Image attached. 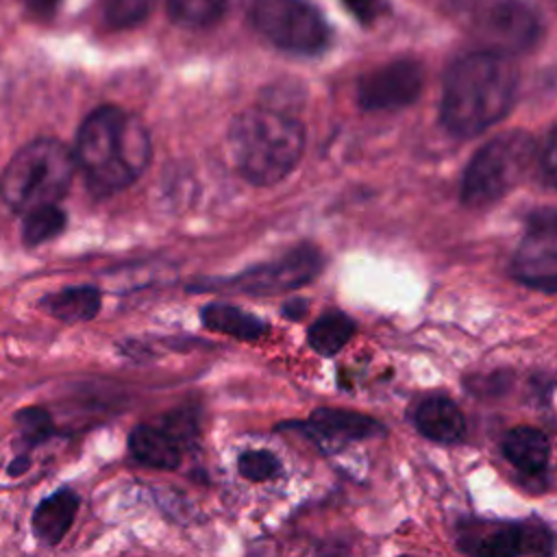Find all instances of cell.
Wrapping results in <instances>:
<instances>
[{"label":"cell","instance_id":"obj_1","mask_svg":"<svg viewBox=\"0 0 557 557\" xmlns=\"http://www.w3.org/2000/svg\"><path fill=\"white\" fill-rule=\"evenodd\" d=\"M511 57L476 50L459 57L444 76L442 122L459 137H472L500 122L518 91Z\"/></svg>","mask_w":557,"mask_h":557},{"label":"cell","instance_id":"obj_2","mask_svg":"<svg viewBox=\"0 0 557 557\" xmlns=\"http://www.w3.org/2000/svg\"><path fill=\"white\" fill-rule=\"evenodd\" d=\"M72 154L91 194L111 196L146 170L150 135L137 115L104 104L83 120Z\"/></svg>","mask_w":557,"mask_h":557},{"label":"cell","instance_id":"obj_3","mask_svg":"<svg viewBox=\"0 0 557 557\" xmlns=\"http://www.w3.org/2000/svg\"><path fill=\"white\" fill-rule=\"evenodd\" d=\"M228 150L248 183L274 185L300 161L305 126L278 109H246L228 126Z\"/></svg>","mask_w":557,"mask_h":557},{"label":"cell","instance_id":"obj_4","mask_svg":"<svg viewBox=\"0 0 557 557\" xmlns=\"http://www.w3.org/2000/svg\"><path fill=\"white\" fill-rule=\"evenodd\" d=\"M76 163L72 150L59 139L41 137L22 146L2 172V200L17 213L57 205L65 196Z\"/></svg>","mask_w":557,"mask_h":557},{"label":"cell","instance_id":"obj_5","mask_svg":"<svg viewBox=\"0 0 557 557\" xmlns=\"http://www.w3.org/2000/svg\"><path fill=\"white\" fill-rule=\"evenodd\" d=\"M537 157L535 139L520 128L500 133L470 159L461 181V202L481 209L511 191Z\"/></svg>","mask_w":557,"mask_h":557},{"label":"cell","instance_id":"obj_6","mask_svg":"<svg viewBox=\"0 0 557 557\" xmlns=\"http://www.w3.org/2000/svg\"><path fill=\"white\" fill-rule=\"evenodd\" d=\"M252 22L276 48L294 54H318L329 46V22L305 0H255Z\"/></svg>","mask_w":557,"mask_h":557},{"label":"cell","instance_id":"obj_7","mask_svg":"<svg viewBox=\"0 0 557 557\" xmlns=\"http://www.w3.org/2000/svg\"><path fill=\"white\" fill-rule=\"evenodd\" d=\"M457 546L468 557H553L555 535L544 520H470L459 524Z\"/></svg>","mask_w":557,"mask_h":557},{"label":"cell","instance_id":"obj_8","mask_svg":"<svg viewBox=\"0 0 557 557\" xmlns=\"http://www.w3.org/2000/svg\"><path fill=\"white\" fill-rule=\"evenodd\" d=\"M483 50L513 57L531 50L542 37V15L529 0H496L476 20Z\"/></svg>","mask_w":557,"mask_h":557},{"label":"cell","instance_id":"obj_9","mask_svg":"<svg viewBox=\"0 0 557 557\" xmlns=\"http://www.w3.org/2000/svg\"><path fill=\"white\" fill-rule=\"evenodd\" d=\"M511 272L516 281L555 294L557 289V213L553 207L529 218L524 237L516 250Z\"/></svg>","mask_w":557,"mask_h":557},{"label":"cell","instance_id":"obj_10","mask_svg":"<svg viewBox=\"0 0 557 557\" xmlns=\"http://www.w3.org/2000/svg\"><path fill=\"white\" fill-rule=\"evenodd\" d=\"M422 67L411 59H394L366 72L357 85L363 111H396L416 102L422 91Z\"/></svg>","mask_w":557,"mask_h":557},{"label":"cell","instance_id":"obj_11","mask_svg":"<svg viewBox=\"0 0 557 557\" xmlns=\"http://www.w3.org/2000/svg\"><path fill=\"white\" fill-rule=\"evenodd\" d=\"M320 265H322V257L318 248L305 244L278 259L250 268L224 283L246 294H276L311 281L318 274Z\"/></svg>","mask_w":557,"mask_h":557},{"label":"cell","instance_id":"obj_12","mask_svg":"<svg viewBox=\"0 0 557 557\" xmlns=\"http://www.w3.org/2000/svg\"><path fill=\"white\" fill-rule=\"evenodd\" d=\"M409 420L422 437L437 444H459L468 433L463 411L446 396L422 398L411 407Z\"/></svg>","mask_w":557,"mask_h":557},{"label":"cell","instance_id":"obj_13","mask_svg":"<svg viewBox=\"0 0 557 557\" xmlns=\"http://www.w3.org/2000/svg\"><path fill=\"white\" fill-rule=\"evenodd\" d=\"M283 426L309 429L315 437L331 440V442H355V440L379 437L385 433V426L372 416H366L352 409H337V407H318L311 411L307 424H283Z\"/></svg>","mask_w":557,"mask_h":557},{"label":"cell","instance_id":"obj_14","mask_svg":"<svg viewBox=\"0 0 557 557\" xmlns=\"http://www.w3.org/2000/svg\"><path fill=\"white\" fill-rule=\"evenodd\" d=\"M81 507V496L72 487H59L41 498L30 516L33 535L46 544L57 546L67 535Z\"/></svg>","mask_w":557,"mask_h":557},{"label":"cell","instance_id":"obj_15","mask_svg":"<svg viewBox=\"0 0 557 557\" xmlns=\"http://www.w3.org/2000/svg\"><path fill=\"white\" fill-rule=\"evenodd\" d=\"M500 453L518 472L540 476L550 463V440L542 429L513 426L500 437Z\"/></svg>","mask_w":557,"mask_h":557},{"label":"cell","instance_id":"obj_16","mask_svg":"<svg viewBox=\"0 0 557 557\" xmlns=\"http://www.w3.org/2000/svg\"><path fill=\"white\" fill-rule=\"evenodd\" d=\"M128 450L135 461L154 470H176L181 466V448L174 437L152 424H137L128 433Z\"/></svg>","mask_w":557,"mask_h":557},{"label":"cell","instance_id":"obj_17","mask_svg":"<svg viewBox=\"0 0 557 557\" xmlns=\"http://www.w3.org/2000/svg\"><path fill=\"white\" fill-rule=\"evenodd\" d=\"M100 292L89 285L65 287L39 300V307L61 322H87L100 311Z\"/></svg>","mask_w":557,"mask_h":557},{"label":"cell","instance_id":"obj_18","mask_svg":"<svg viewBox=\"0 0 557 557\" xmlns=\"http://www.w3.org/2000/svg\"><path fill=\"white\" fill-rule=\"evenodd\" d=\"M200 320L209 331L246 339V342L259 339L268 331V324L261 318L224 302H211L202 307Z\"/></svg>","mask_w":557,"mask_h":557},{"label":"cell","instance_id":"obj_19","mask_svg":"<svg viewBox=\"0 0 557 557\" xmlns=\"http://www.w3.org/2000/svg\"><path fill=\"white\" fill-rule=\"evenodd\" d=\"M355 335V322L342 311H326L322 313L307 331L309 346L322 355L333 357L337 355Z\"/></svg>","mask_w":557,"mask_h":557},{"label":"cell","instance_id":"obj_20","mask_svg":"<svg viewBox=\"0 0 557 557\" xmlns=\"http://www.w3.org/2000/svg\"><path fill=\"white\" fill-rule=\"evenodd\" d=\"M13 424L17 431V453H33L37 446L46 444L54 435V420L50 411L41 405H28L13 413Z\"/></svg>","mask_w":557,"mask_h":557},{"label":"cell","instance_id":"obj_21","mask_svg":"<svg viewBox=\"0 0 557 557\" xmlns=\"http://www.w3.org/2000/svg\"><path fill=\"white\" fill-rule=\"evenodd\" d=\"M226 9V0H168L170 17L187 28L215 24Z\"/></svg>","mask_w":557,"mask_h":557},{"label":"cell","instance_id":"obj_22","mask_svg":"<svg viewBox=\"0 0 557 557\" xmlns=\"http://www.w3.org/2000/svg\"><path fill=\"white\" fill-rule=\"evenodd\" d=\"M65 228V213L57 205L33 209L24 215L22 239L26 246H39Z\"/></svg>","mask_w":557,"mask_h":557},{"label":"cell","instance_id":"obj_23","mask_svg":"<svg viewBox=\"0 0 557 557\" xmlns=\"http://www.w3.org/2000/svg\"><path fill=\"white\" fill-rule=\"evenodd\" d=\"M157 0H100L102 17L113 28H131L144 22Z\"/></svg>","mask_w":557,"mask_h":557},{"label":"cell","instance_id":"obj_24","mask_svg":"<svg viewBox=\"0 0 557 557\" xmlns=\"http://www.w3.org/2000/svg\"><path fill=\"white\" fill-rule=\"evenodd\" d=\"M281 468V461L270 450H244L237 457V470L246 481H268Z\"/></svg>","mask_w":557,"mask_h":557},{"label":"cell","instance_id":"obj_25","mask_svg":"<svg viewBox=\"0 0 557 557\" xmlns=\"http://www.w3.org/2000/svg\"><path fill=\"white\" fill-rule=\"evenodd\" d=\"M342 2L363 24L374 22L383 13V7H385V0H342Z\"/></svg>","mask_w":557,"mask_h":557},{"label":"cell","instance_id":"obj_26","mask_svg":"<svg viewBox=\"0 0 557 557\" xmlns=\"http://www.w3.org/2000/svg\"><path fill=\"white\" fill-rule=\"evenodd\" d=\"M537 159H540V174L544 176V183L548 187H553V183H555V131L548 133L544 148H540V152H537Z\"/></svg>","mask_w":557,"mask_h":557},{"label":"cell","instance_id":"obj_27","mask_svg":"<svg viewBox=\"0 0 557 557\" xmlns=\"http://www.w3.org/2000/svg\"><path fill=\"white\" fill-rule=\"evenodd\" d=\"M30 466H33L30 453H15L13 459L7 463V476L17 479V476L26 474L30 470Z\"/></svg>","mask_w":557,"mask_h":557},{"label":"cell","instance_id":"obj_28","mask_svg":"<svg viewBox=\"0 0 557 557\" xmlns=\"http://www.w3.org/2000/svg\"><path fill=\"white\" fill-rule=\"evenodd\" d=\"M59 2H61V0H24V4H26L33 13H39V15H50V13L57 9Z\"/></svg>","mask_w":557,"mask_h":557},{"label":"cell","instance_id":"obj_29","mask_svg":"<svg viewBox=\"0 0 557 557\" xmlns=\"http://www.w3.org/2000/svg\"><path fill=\"white\" fill-rule=\"evenodd\" d=\"M305 309H307V302H305V300H292V302H287V305L283 307V313H285L287 318L296 320V318H300V315L305 313Z\"/></svg>","mask_w":557,"mask_h":557},{"label":"cell","instance_id":"obj_30","mask_svg":"<svg viewBox=\"0 0 557 557\" xmlns=\"http://www.w3.org/2000/svg\"><path fill=\"white\" fill-rule=\"evenodd\" d=\"M450 2H453V4H468V2H470V4H472V2H474V0H450Z\"/></svg>","mask_w":557,"mask_h":557},{"label":"cell","instance_id":"obj_31","mask_svg":"<svg viewBox=\"0 0 557 557\" xmlns=\"http://www.w3.org/2000/svg\"><path fill=\"white\" fill-rule=\"evenodd\" d=\"M403 557H409V555H403Z\"/></svg>","mask_w":557,"mask_h":557}]
</instances>
